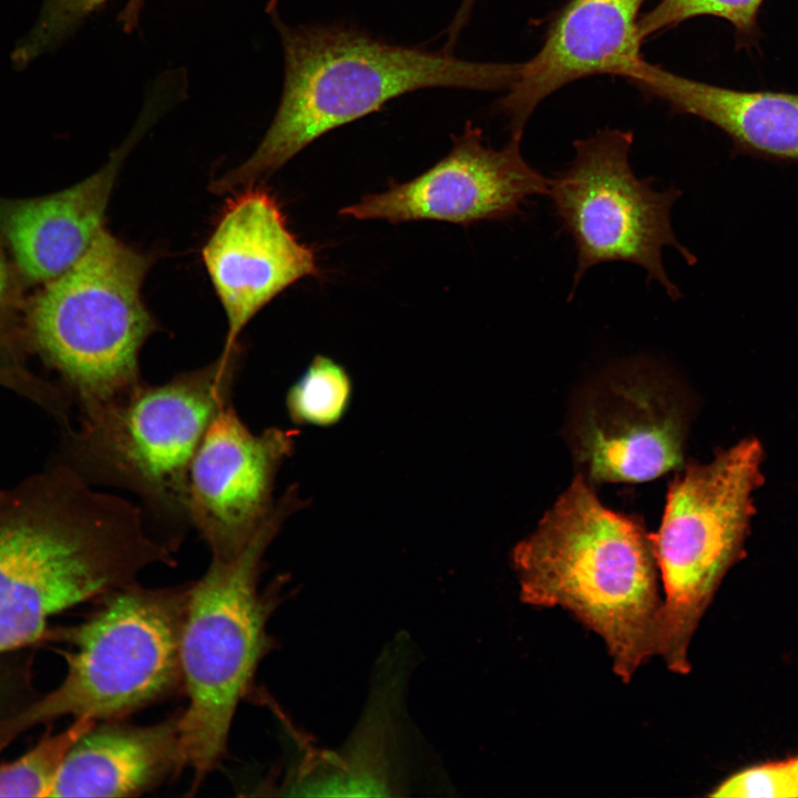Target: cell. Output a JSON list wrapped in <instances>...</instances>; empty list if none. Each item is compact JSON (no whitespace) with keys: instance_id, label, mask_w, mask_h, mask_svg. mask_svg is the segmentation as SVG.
<instances>
[{"instance_id":"6da1fadb","label":"cell","mask_w":798,"mask_h":798,"mask_svg":"<svg viewBox=\"0 0 798 798\" xmlns=\"http://www.w3.org/2000/svg\"><path fill=\"white\" fill-rule=\"evenodd\" d=\"M139 508L92 491L71 470L0 495V653L39 640L52 616L174 565Z\"/></svg>"},{"instance_id":"7a4b0ae2","label":"cell","mask_w":798,"mask_h":798,"mask_svg":"<svg viewBox=\"0 0 798 798\" xmlns=\"http://www.w3.org/2000/svg\"><path fill=\"white\" fill-rule=\"evenodd\" d=\"M270 9L285 59L283 94L265 136L239 167L213 184L252 186L325 133L426 88L508 90L522 63L475 62L443 50L386 42L339 24L290 27Z\"/></svg>"},{"instance_id":"3957f363","label":"cell","mask_w":798,"mask_h":798,"mask_svg":"<svg viewBox=\"0 0 798 798\" xmlns=\"http://www.w3.org/2000/svg\"><path fill=\"white\" fill-rule=\"evenodd\" d=\"M512 562L521 600L569 611L595 632L623 683L655 655L663 601L652 534L603 505L581 473L515 545Z\"/></svg>"},{"instance_id":"277c9868","label":"cell","mask_w":798,"mask_h":798,"mask_svg":"<svg viewBox=\"0 0 798 798\" xmlns=\"http://www.w3.org/2000/svg\"><path fill=\"white\" fill-rule=\"evenodd\" d=\"M303 505L290 487L246 546L214 559L190 585L181 634L182 683L187 706L178 732L184 768L195 790L221 763L238 704L257 666L273 647L268 621L278 605L277 584L259 591L263 557L286 519Z\"/></svg>"},{"instance_id":"5b68a950","label":"cell","mask_w":798,"mask_h":798,"mask_svg":"<svg viewBox=\"0 0 798 798\" xmlns=\"http://www.w3.org/2000/svg\"><path fill=\"white\" fill-rule=\"evenodd\" d=\"M190 585L136 583L104 594L82 623L63 631L62 683L0 724V750L34 725L63 716L120 720L166 697L182 683L181 634Z\"/></svg>"},{"instance_id":"8992f818","label":"cell","mask_w":798,"mask_h":798,"mask_svg":"<svg viewBox=\"0 0 798 798\" xmlns=\"http://www.w3.org/2000/svg\"><path fill=\"white\" fill-rule=\"evenodd\" d=\"M239 346L213 362L158 386L139 383L85 413L78 437L82 462L94 477L139 495L163 523H190L193 458L215 416L231 403Z\"/></svg>"},{"instance_id":"52a82bcc","label":"cell","mask_w":798,"mask_h":798,"mask_svg":"<svg viewBox=\"0 0 798 798\" xmlns=\"http://www.w3.org/2000/svg\"><path fill=\"white\" fill-rule=\"evenodd\" d=\"M150 265L147 256L102 228L32 304L34 340L85 413L141 383L139 355L156 327L141 295Z\"/></svg>"},{"instance_id":"ba28073f","label":"cell","mask_w":798,"mask_h":798,"mask_svg":"<svg viewBox=\"0 0 798 798\" xmlns=\"http://www.w3.org/2000/svg\"><path fill=\"white\" fill-rule=\"evenodd\" d=\"M764 449L746 438L704 464L689 463L669 485L661 526L652 542L665 598L655 655L687 674V649L727 570L744 550L764 481Z\"/></svg>"},{"instance_id":"9c48e42d","label":"cell","mask_w":798,"mask_h":798,"mask_svg":"<svg viewBox=\"0 0 798 798\" xmlns=\"http://www.w3.org/2000/svg\"><path fill=\"white\" fill-rule=\"evenodd\" d=\"M633 134L605 129L574 142L569 167L551 178L548 195L576 249L574 295L584 274L606 262L641 266L672 300L682 297L669 279L662 249L674 247L688 264L695 257L673 231L671 209L682 192L656 191L654 178H638L630 165Z\"/></svg>"},{"instance_id":"30bf717a","label":"cell","mask_w":798,"mask_h":798,"mask_svg":"<svg viewBox=\"0 0 798 798\" xmlns=\"http://www.w3.org/2000/svg\"><path fill=\"white\" fill-rule=\"evenodd\" d=\"M667 381L647 362L632 361L584 395L571 441L587 481L643 482L682 467L688 409Z\"/></svg>"},{"instance_id":"8fae6325","label":"cell","mask_w":798,"mask_h":798,"mask_svg":"<svg viewBox=\"0 0 798 798\" xmlns=\"http://www.w3.org/2000/svg\"><path fill=\"white\" fill-rule=\"evenodd\" d=\"M521 137L510 136L500 150L483 143L471 123L453 136L447 156L413 180L364 196L339 214L391 223L434 219L471 224L507 219L531 196L548 195L551 178L530 166L520 151Z\"/></svg>"},{"instance_id":"7c38bea8","label":"cell","mask_w":798,"mask_h":798,"mask_svg":"<svg viewBox=\"0 0 798 798\" xmlns=\"http://www.w3.org/2000/svg\"><path fill=\"white\" fill-rule=\"evenodd\" d=\"M298 431L252 432L232 403L208 426L193 458L187 491L190 523L214 559L239 553L275 508L276 474Z\"/></svg>"},{"instance_id":"4fadbf2b","label":"cell","mask_w":798,"mask_h":798,"mask_svg":"<svg viewBox=\"0 0 798 798\" xmlns=\"http://www.w3.org/2000/svg\"><path fill=\"white\" fill-rule=\"evenodd\" d=\"M202 255L227 317L224 352L274 297L318 273L314 252L289 231L276 198L253 186L228 202Z\"/></svg>"},{"instance_id":"5bb4252c","label":"cell","mask_w":798,"mask_h":798,"mask_svg":"<svg viewBox=\"0 0 798 798\" xmlns=\"http://www.w3.org/2000/svg\"><path fill=\"white\" fill-rule=\"evenodd\" d=\"M646 0H570L540 51L497 103L511 136L522 137L535 108L564 85L597 74L624 78L642 60L640 11Z\"/></svg>"},{"instance_id":"9a60e30c","label":"cell","mask_w":798,"mask_h":798,"mask_svg":"<svg viewBox=\"0 0 798 798\" xmlns=\"http://www.w3.org/2000/svg\"><path fill=\"white\" fill-rule=\"evenodd\" d=\"M624 79L676 113L715 125L732 140L737 153L798 162V93L714 85L644 59Z\"/></svg>"},{"instance_id":"2e32d148","label":"cell","mask_w":798,"mask_h":798,"mask_svg":"<svg viewBox=\"0 0 798 798\" xmlns=\"http://www.w3.org/2000/svg\"><path fill=\"white\" fill-rule=\"evenodd\" d=\"M122 158L117 152L93 175L58 193L3 205L1 226L27 277L50 282L82 257L103 228Z\"/></svg>"},{"instance_id":"e0dca14e","label":"cell","mask_w":798,"mask_h":798,"mask_svg":"<svg viewBox=\"0 0 798 798\" xmlns=\"http://www.w3.org/2000/svg\"><path fill=\"white\" fill-rule=\"evenodd\" d=\"M180 712L147 726L96 723L68 751L50 797H132L184 768Z\"/></svg>"},{"instance_id":"ac0fdd59","label":"cell","mask_w":798,"mask_h":798,"mask_svg":"<svg viewBox=\"0 0 798 798\" xmlns=\"http://www.w3.org/2000/svg\"><path fill=\"white\" fill-rule=\"evenodd\" d=\"M352 393L351 380L342 366L316 356L289 388L286 407L296 424L328 427L346 413Z\"/></svg>"},{"instance_id":"d6986e66","label":"cell","mask_w":798,"mask_h":798,"mask_svg":"<svg viewBox=\"0 0 798 798\" xmlns=\"http://www.w3.org/2000/svg\"><path fill=\"white\" fill-rule=\"evenodd\" d=\"M766 0H661L641 16L638 30L643 41L655 33L696 17H715L733 27L737 49L759 48V13Z\"/></svg>"},{"instance_id":"ffe728a7","label":"cell","mask_w":798,"mask_h":798,"mask_svg":"<svg viewBox=\"0 0 798 798\" xmlns=\"http://www.w3.org/2000/svg\"><path fill=\"white\" fill-rule=\"evenodd\" d=\"M94 724L74 719L63 732L45 735L18 759L0 765V797H50L68 751Z\"/></svg>"},{"instance_id":"44dd1931","label":"cell","mask_w":798,"mask_h":798,"mask_svg":"<svg viewBox=\"0 0 798 798\" xmlns=\"http://www.w3.org/2000/svg\"><path fill=\"white\" fill-rule=\"evenodd\" d=\"M108 0H44L35 24L12 52V62L24 68L61 43Z\"/></svg>"},{"instance_id":"7402d4cb","label":"cell","mask_w":798,"mask_h":798,"mask_svg":"<svg viewBox=\"0 0 798 798\" xmlns=\"http://www.w3.org/2000/svg\"><path fill=\"white\" fill-rule=\"evenodd\" d=\"M709 796L743 798L798 797V779L791 760L770 763L733 775L716 787Z\"/></svg>"},{"instance_id":"603a6c76","label":"cell","mask_w":798,"mask_h":798,"mask_svg":"<svg viewBox=\"0 0 798 798\" xmlns=\"http://www.w3.org/2000/svg\"><path fill=\"white\" fill-rule=\"evenodd\" d=\"M475 1L477 0H462L461 6L459 7L452 22L448 28V40L446 43L448 47L454 45L457 39L459 38V34L469 22Z\"/></svg>"},{"instance_id":"cb8c5ba5","label":"cell","mask_w":798,"mask_h":798,"mask_svg":"<svg viewBox=\"0 0 798 798\" xmlns=\"http://www.w3.org/2000/svg\"><path fill=\"white\" fill-rule=\"evenodd\" d=\"M144 0H127L119 16V21L125 31H133L139 24V18Z\"/></svg>"},{"instance_id":"d4e9b609","label":"cell","mask_w":798,"mask_h":798,"mask_svg":"<svg viewBox=\"0 0 798 798\" xmlns=\"http://www.w3.org/2000/svg\"><path fill=\"white\" fill-rule=\"evenodd\" d=\"M6 286H7V269H6V264H4L3 257L0 253V301L3 297Z\"/></svg>"},{"instance_id":"484cf974","label":"cell","mask_w":798,"mask_h":798,"mask_svg":"<svg viewBox=\"0 0 798 798\" xmlns=\"http://www.w3.org/2000/svg\"><path fill=\"white\" fill-rule=\"evenodd\" d=\"M791 764L798 779V758L791 759Z\"/></svg>"},{"instance_id":"4316f807","label":"cell","mask_w":798,"mask_h":798,"mask_svg":"<svg viewBox=\"0 0 798 798\" xmlns=\"http://www.w3.org/2000/svg\"><path fill=\"white\" fill-rule=\"evenodd\" d=\"M2 375H3V369H2V367L0 366V379L2 378Z\"/></svg>"}]
</instances>
